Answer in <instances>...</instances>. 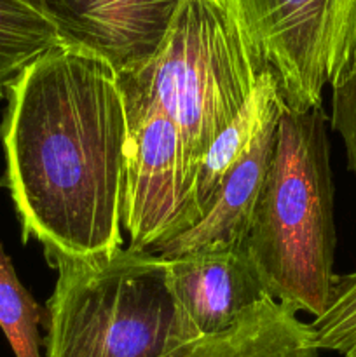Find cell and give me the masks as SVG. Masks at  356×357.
<instances>
[{
  "label": "cell",
  "mask_w": 356,
  "mask_h": 357,
  "mask_svg": "<svg viewBox=\"0 0 356 357\" xmlns=\"http://www.w3.org/2000/svg\"><path fill=\"white\" fill-rule=\"evenodd\" d=\"M6 174L23 243L49 265L108 257L124 244L129 126L119 73L58 44L6 91Z\"/></svg>",
  "instance_id": "1"
},
{
  "label": "cell",
  "mask_w": 356,
  "mask_h": 357,
  "mask_svg": "<svg viewBox=\"0 0 356 357\" xmlns=\"http://www.w3.org/2000/svg\"><path fill=\"white\" fill-rule=\"evenodd\" d=\"M265 291L318 317L334 286V180L327 115L285 105L267 178L246 241Z\"/></svg>",
  "instance_id": "2"
},
{
  "label": "cell",
  "mask_w": 356,
  "mask_h": 357,
  "mask_svg": "<svg viewBox=\"0 0 356 357\" xmlns=\"http://www.w3.org/2000/svg\"><path fill=\"white\" fill-rule=\"evenodd\" d=\"M45 307V357H161L194 340L166 282V260L121 248L65 260Z\"/></svg>",
  "instance_id": "3"
},
{
  "label": "cell",
  "mask_w": 356,
  "mask_h": 357,
  "mask_svg": "<svg viewBox=\"0 0 356 357\" xmlns=\"http://www.w3.org/2000/svg\"><path fill=\"white\" fill-rule=\"evenodd\" d=\"M262 75L223 7L184 0L156 54L119 73V86L175 122L199 169L208 146L244 107Z\"/></svg>",
  "instance_id": "4"
},
{
  "label": "cell",
  "mask_w": 356,
  "mask_h": 357,
  "mask_svg": "<svg viewBox=\"0 0 356 357\" xmlns=\"http://www.w3.org/2000/svg\"><path fill=\"white\" fill-rule=\"evenodd\" d=\"M223 9L295 112L321 108L356 56V0H223Z\"/></svg>",
  "instance_id": "5"
},
{
  "label": "cell",
  "mask_w": 356,
  "mask_h": 357,
  "mask_svg": "<svg viewBox=\"0 0 356 357\" xmlns=\"http://www.w3.org/2000/svg\"><path fill=\"white\" fill-rule=\"evenodd\" d=\"M129 126L122 229L152 251L192 227L195 169L180 129L145 98L122 91Z\"/></svg>",
  "instance_id": "6"
},
{
  "label": "cell",
  "mask_w": 356,
  "mask_h": 357,
  "mask_svg": "<svg viewBox=\"0 0 356 357\" xmlns=\"http://www.w3.org/2000/svg\"><path fill=\"white\" fill-rule=\"evenodd\" d=\"M61 45L107 61L117 73L152 58L184 0H30Z\"/></svg>",
  "instance_id": "7"
},
{
  "label": "cell",
  "mask_w": 356,
  "mask_h": 357,
  "mask_svg": "<svg viewBox=\"0 0 356 357\" xmlns=\"http://www.w3.org/2000/svg\"><path fill=\"white\" fill-rule=\"evenodd\" d=\"M166 282L177 312L195 338L227 330L271 296L246 248L166 260Z\"/></svg>",
  "instance_id": "8"
},
{
  "label": "cell",
  "mask_w": 356,
  "mask_h": 357,
  "mask_svg": "<svg viewBox=\"0 0 356 357\" xmlns=\"http://www.w3.org/2000/svg\"><path fill=\"white\" fill-rule=\"evenodd\" d=\"M281 110L269 119L248 152L229 171L202 218L185 232L154 248L152 253L164 260H173L198 251L241 250L246 246L271 166Z\"/></svg>",
  "instance_id": "9"
},
{
  "label": "cell",
  "mask_w": 356,
  "mask_h": 357,
  "mask_svg": "<svg viewBox=\"0 0 356 357\" xmlns=\"http://www.w3.org/2000/svg\"><path fill=\"white\" fill-rule=\"evenodd\" d=\"M161 357H320L311 324L272 296L220 333L180 344Z\"/></svg>",
  "instance_id": "10"
},
{
  "label": "cell",
  "mask_w": 356,
  "mask_h": 357,
  "mask_svg": "<svg viewBox=\"0 0 356 357\" xmlns=\"http://www.w3.org/2000/svg\"><path fill=\"white\" fill-rule=\"evenodd\" d=\"M283 107L285 101L274 75L264 72L244 107L213 139L199 164L192 194V227L202 218L229 171L248 152L269 119Z\"/></svg>",
  "instance_id": "11"
},
{
  "label": "cell",
  "mask_w": 356,
  "mask_h": 357,
  "mask_svg": "<svg viewBox=\"0 0 356 357\" xmlns=\"http://www.w3.org/2000/svg\"><path fill=\"white\" fill-rule=\"evenodd\" d=\"M59 44L30 0H0V98L28 65Z\"/></svg>",
  "instance_id": "12"
},
{
  "label": "cell",
  "mask_w": 356,
  "mask_h": 357,
  "mask_svg": "<svg viewBox=\"0 0 356 357\" xmlns=\"http://www.w3.org/2000/svg\"><path fill=\"white\" fill-rule=\"evenodd\" d=\"M45 310L17 279L14 265L0 243V328L16 357H45L40 352L38 326Z\"/></svg>",
  "instance_id": "13"
},
{
  "label": "cell",
  "mask_w": 356,
  "mask_h": 357,
  "mask_svg": "<svg viewBox=\"0 0 356 357\" xmlns=\"http://www.w3.org/2000/svg\"><path fill=\"white\" fill-rule=\"evenodd\" d=\"M330 87L332 129L342 138L348 167L356 178V56Z\"/></svg>",
  "instance_id": "14"
},
{
  "label": "cell",
  "mask_w": 356,
  "mask_h": 357,
  "mask_svg": "<svg viewBox=\"0 0 356 357\" xmlns=\"http://www.w3.org/2000/svg\"><path fill=\"white\" fill-rule=\"evenodd\" d=\"M208 2H212V3H216V6L223 7V0H208Z\"/></svg>",
  "instance_id": "15"
}]
</instances>
